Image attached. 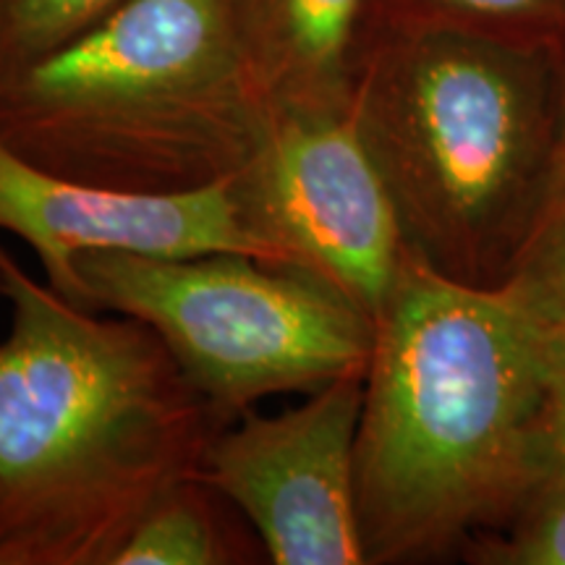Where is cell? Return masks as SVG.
Wrapping results in <instances>:
<instances>
[{"label": "cell", "mask_w": 565, "mask_h": 565, "mask_svg": "<svg viewBox=\"0 0 565 565\" xmlns=\"http://www.w3.org/2000/svg\"><path fill=\"white\" fill-rule=\"evenodd\" d=\"M233 192L273 265L317 275L377 320L412 254L351 108H273Z\"/></svg>", "instance_id": "obj_6"}, {"label": "cell", "mask_w": 565, "mask_h": 565, "mask_svg": "<svg viewBox=\"0 0 565 565\" xmlns=\"http://www.w3.org/2000/svg\"><path fill=\"white\" fill-rule=\"evenodd\" d=\"M547 475L540 333L500 291L408 257L374 320L356 437L370 565L461 555Z\"/></svg>", "instance_id": "obj_2"}, {"label": "cell", "mask_w": 565, "mask_h": 565, "mask_svg": "<svg viewBox=\"0 0 565 565\" xmlns=\"http://www.w3.org/2000/svg\"><path fill=\"white\" fill-rule=\"evenodd\" d=\"M500 294L536 328L565 330V145Z\"/></svg>", "instance_id": "obj_12"}, {"label": "cell", "mask_w": 565, "mask_h": 565, "mask_svg": "<svg viewBox=\"0 0 565 565\" xmlns=\"http://www.w3.org/2000/svg\"><path fill=\"white\" fill-rule=\"evenodd\" d=\"M398 26H448L563 45L565 0H374V34Z\"/></svg>", "instance_id": "obj_11"}, {"label": "cell", "mask_w": 565, "mask_h": 565, "mask_svg": "<svg viewBox=\"0 0 565 565\" xmlns=\"http://www.w3.org/2000/svg\"><path fill=\"white\" fill-rule=\"evenodd\" d=\"M270 116L236 0H121L0 87L6 145L126 194H189L236 179Z\"/></svg>", "instance_id": "obj_4"}, {"label": "cell", "mask_w": 565, "mask_h": 565, "mask_svg": "<svg viewBox=\"0 0 565 565\" xmlns=\"http://www.w3.org/2000/svg\"><path fill=\"white\" fill-rule=\"evenodd\" d=\"M561 113H563V145H565V38L561 45Z\"/></svg>", "instance_id": "obj_16"}, {"label": "cell", "mask_w": 565, "mask_h": 565, "mask_svg": "<svg viewBox=\"0 0 565 565\" xmlns=\"http://www.w3.org/2000/svg\"><path fill=\"white\" fill-rule=\"evenodd\" d=\"M351 118L416 263L500 291L563 150L561 45L448 26L374 34Z\"/></svg>", "instance_id": "obj_3"}, {"label": "cell", "mask_w": 565, "mask_h": 565, "mask_svg": "<svg viewBox=\"0 0 565 565\" xmlns=\"http://www.w3.org/2000/svg\"><path fill=\"white\" fill-rule=\"evenodd\" d=\"M236 11L270 108H351L374 40V0H236Z\"/></svg>", "instance_id": "obj_9"}, {"label": "cell", "mask_w": 565, "mask_h": 565, "mask_svg": "<svg viewBox=\"0 0 565 565\" xmlns=\"http://www.w3.org/2000/svg\"><path fill=\"white\" fill-rule=\"evenodd\" d=\"M0 565H110L228 419L145 322L76 307L0 246Z\"/></svg>", "instance_id": "obj_1"}, {"label": "cell", "mask_w": 565, "mask_h": 565, "mask_svg": "<svg viewBox=\"0 0 565 565\" xmlns=\"http://www.w3.org/2000/svg\"><path fill=\"white\" fill-rule=\"evenodd\" d=\"M540 333L542 385H545L547 471H565V330Z\"/></svg>", "instance_id": "obj_15"}, {"label": "cell", "mask_w": 565, "mask_h": 565, "mask_svg": "<svg viewBox=\"0 0 565 565\" xmlns=\"http://www.w3.org/2000/svg\"><path fill=\"white\" fill-rule=\"evenodd\" d=\"M79 273L89 309L152 328L228 422L273 395L315 393L366 374L374 320L299 267L236 252L95 249L82 254Z\"/></svg>", "instance_id": "obj_5"}, {"label": "cell", "mask_w": 565, "mask_h": 565, "mask_svg": "<svg viewBox=\"0 0 565 565\" xmlns=\"http://www.w3.org/2000/svg\"><path fill=\"white\" fill-rule=\"evenodd\" d=\"M270 563L246 515L200 471L166 487L113 555L110 565Z\"/></svg>", "instance_id": "obj_10"}, {"label": "cell", "mask_w": 565, "mask_h": 565, "mask_svg": "<svg viewBox=\"0 0 565 565\" xmlns=\"http://www.w3.org/2000/svg\"><path fill=\"white\" fill-rule=\"evenodd\" d=\"M364 374L307 393L280 414L257 408L210 445L200 475L246 515L273 565H364L356 437Z\"/></svg>", "instance_id": "obj_7"}, {"label": "cell", "mask_w": 565, "mask_h": 565, "mask_svg": "<svg viewBox=\"0 0 565 565\" xmlns=\"http://www.w3.org/2000/svg\"><path fill=\"white\" fill-rule=\"evenodd\" d=\"M0 299H3V273H0Z\"/></svg>", "instance_id": "obj_17"}, {"label": "cell", "mask_w": 565, "mask_h": 565, "mask_svg": "<svg viewBox=\"0 0 565 565\" xmlns=\"http://www.w3.org/2000/svg\"><path fill=\"white\" fill-rule=\"evenodd\" d=\"M118 3L121 0H0V87L82 38Z\"/></svg>", "instance_id": "obj_13"}, {"label": "cell", "mask_w": 565, "mask_h": 565, "mask_svg": "<svg viewBox=\"0 0 565 565\" xmlns=\"http://www.w3.org/2000/svg\"><path fill=\"white\" fill-rule=\"evenodd\" d=\"M461 557L479 565H565V471H547L511 519L466 542Z\"/></svg>", "instance_id": "obj_14"}, {"label": "cell", "mask_w": 565, "mask_h": 565, "mask_svg": "<svg viewBox=\"0 0 565 565\" xmlns=\"http://www.w3.org/2000/svg\"><path fill=\"white\" fill-rule=\"evenodd\" d=\"M0 231L38 254L45 282L89 309L79 257L124 249L154 257L236 252L265 259L246 231L233 179L189 194H126L89 186L26 160L0 137Z\"/></svg>", "instance_id": "obj_8"}]
</instances>
